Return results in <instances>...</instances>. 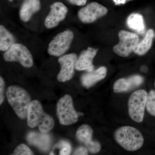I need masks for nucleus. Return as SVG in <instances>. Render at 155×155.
Wrapping results in <instances>:
<instances>
[{
  "instance_id": "obj_22",
  "label": "nucleus",
  "mask_w": 155,
  "mask_h": 155,
  "mask_svg": "<svg viewBox=\"0 0 155 155\" xmlns=\"http://www.w3.org/2000/svg\"><path fill=\"white\" fill-rule=\"evenodd\" d=\"M55 148H58L61 149L59 155H69L72 151V147L71 145L68 142L64 140L58 143V144H56L55 146Z\"/></svg>"
},
{
  "instance_id": "obj_10",
  "label": "nucleus",
  "mask_w": 155,
  "mask_h": 155,
  "mask_svg": "<svg viewBox=\"0 0 155 155\" xmlns=\"http://www.w3.org/2000/svg\"><path fill=\"white\" fill-rule=\"evenodd\" d=\"M77 60V55L74 53L61 56L58 60L61 67L58 75V79L61 82H66L72 79L74 75V69Z\"/></svg>"
},
{
  "instance_id": "obj_26",
  "label": "nucleus",
  "mask_w": 155,
  "mask_h": 155,
  "mask_svg": "<svg viewBox=\"0 0 155 155\" xmlns=\"http://www.w3.org/2000/svg\"><path fill=\"white\" fill-rule=\"evenodd\" d=\"M71 4L77 6H83L86 4L87 0H68Z\"/></svg>"
},
{
  "instance_id": "obj_27",
  "label": "nucleus",
  "mask_w": 155,
  "mask_h": 155,
  "mask_svg": "<svg viewBox=\"0 0 155 155\" xmlns=\"http://www.w3.org/2000/svg\"><path fill=\"white\" fill-rule=\"evenodd\" d=\"M9 1H10V2H12L13 1V0H9Z\"/></svg>"
},
{
  "instance_id": "obj_8",
  "label": "nucleus",
  "mask_w": 155,
  "mask_h": 155,
  "mask_svg": "<svg viewBox=\"0 0 155 155\" xmlns=\"http://www.w3.org/2000/svg\"><path fill=\"white\" fill-rule=\"evenodd\" d=\"M74 38V34L67 30L61 32L49 44L48 51L50 55L58 57L65 54L69 50Z\"/></svg>"
},
{
  "instance_id": "obj_5",
  "label": "nucleus",
  "mask_w": 155,
  "mask_h": 155,
  "mask_svg": "<svg viewBox=\"0 0 155 155\" xmlns=\"http://www.w3.org/2000/svg\"><path fill=\"white\" fill-rule=\"evenodd\" d=\"M57 115L61 125H69L76 123L78 115L74 109L72 97L66 94L61 98L57 104Z\"/></svg>"
},
{
  "instance_id": "obj_1",
  "label": "nucleus",
  "mask_w": 155,
  "mask_h": 155,
  "mask_svg": "<svg viewBox=\"0 0 155 155\" xmlns=\"http://www.w3.org/2000/svg\"><path fill=\"white\" fill-rule=\"evenodd\" d=\"M27 119L29 127L34 128L38 126L39 130L42 133L49 132L54 125L52 117L45 113L41 104L37 100L31 103Z\"/></svg>"
},
{
  "instance_id": "obj_15",
  "label": "nucleus",
  "mask_w": 155,
  "mask_h": 155,
  "mask_svg": "<svg viewBox=\"0 0 155 155\" xmlns=\"http://www.w3.org/2000/svg\"><path fill=\"white\" fill-rule=\"evenodd\" d=\"M107 74V69L105 67H100L96 70L88 72L82 75L81 78V83L83 86L89 88L97 82L104 79Z\"/></svg>"
},
{
  "instance_id": "obj_25",
  "label": "nucleus",
  "mask_w": 155,
  "mask_h": 155,
  "mask_svg": "<svg viewBox=\"0 0 155 155\" xmlns=\"http://www.w3.org/2000/svg\"><path fill=\"white\" fill-rule=\"evenodd\" d=\"M87 148L84 147H79L78 148L75 150L74 152V155H88V151H87Z\"/></svg>"
},
{
  "instance_id": "obj_24",
  "label": "nucleus",
  "mask_w": 155,
  "mask_h": 155,
  "mask_svg": "<svg viewBox=\"0 0 155 155\" xmlns=\"http://www.w3.org/2000/svg\"><path fill=\"white\" fill-rule=\"evenodd\" d=\"M5 82L2 78H0V104L2 105L4 101V89Z\"/></svg>"
},
{
  "instance_id": "obj_4",
  "label": "nucleus",
  "mask_w": 155,
  "mask_h": 155,
  "mask_svg": "<svg viewBox=\"0 0 155 155\" xmlns=\"http://www.w3.org/2000/svg\"><path fill=\"white\" fill-rule=\"evenodd\" d=\"M147 96L145 91L138 90L133 92L129 97L128 113L134 122L140 123L143 121Z\"/></svg>"
},
{
  "instance_id": "obj_9",
  "label": "nucleus",
  "mask_w": 155,
  "mask_h": 155,
  "mask_svg": "<svg viewBox=\"0 0 155 155\" xmlns=\"http://www.w3.org/2000/svg\"><path fill=\"white\" fill-rule=\"evenodd\" d=\"M107 13L108 9L106 7L94 2L81 9L78 11V16L81 22L91 23L105 16Z\"/></svg>"
},
{
  "instance_id": "obj_16",
  "label": "nucleus",
  "mask_w": 155,
  "mask_h": 155,
  "mask_svg": "<svg viewBox=\"0 0 155 155\" xmlns=\"http://www.w3.org/2000/svg\"><path fill=\"white\" fill-rule=\"evenodd\" d=\"M40 8V0H25L19 11L20 19L23 22H28L32 15L39 11Z\"/></svg>"
},
{
  "instance_id": "obj_20",
  "label": "nucleus",
  "mask_w": 155,
  "mask_h": 155,
  "mask_svg": "<svg viewBox=\"0 0 155 155\" xmlns=\"http://www.w3.org/2000/svg\"><path fill=\"white\" fill-rule=\"evenodd\" d=\"M14 37L2 25L0 26V50L6 51L15 43Z\"/></svg>"
},
{
  "instance_id": "obj_12",
  "label": "nucleus",
  "mask_w": 155,
  "mask_h": 155,
  "mask_svg": "<svg viewBox=\"0 0 155 155\" xmlns=\"http://www.w3.org/2000/svg\"><path fill=\"white\" fill-rule=\"evenodd\" d=\"M92 129L89 125H83L78 129L76 137L81 142L84 143L87 149L92 153H96L100 151L101 145L99 143L93 141Z\"/></svg>"
},
{
  "instance_id": "obj_7",
  "label": "nucleus",
  "mask_w": 155,
  "mask_h": 155,
  "mask_svg": "<svg viewBox=\"0 0 155 155\" xmlns=\"http://www.w3.org/2000/svg\"><path fill=\"white\" fill-rule=\"evenodd\" d=\"M118 36L119 43L114 46L113 51L120 57H128L134 52L139 41V37L135 33L124 30L119 31Z\"/></svg>"
},
{
  "instance_id": "obj_14",
  "label": "nucleus",
  "mask_w": 155,
  "mask_h": 155,
  "mask_svg": "<svg viewBox=\"0 0 155 155\" xmlns=\"http://www.w3.org/2000/svg\"><path fill=\"white\" fill-rule=\"evenodd\" d=\"M143 78L139 75H134L127 78H122L114 84V91L116 93L127 92L138 87L143 82Z\"/></svg>"
},
{
  "instance_id": "obj_13",
  "label": "nucleus",
  "mask_w": 155,
  "mask_h": 155,
  "mask_svg": "<svg viewBox=\"0 0 155 155\" xmlns=\"http://www.w3.org/2000/svg\"><path fill=\"white\" fill-rule=\"evenodd\" d=\"M98 49L89 47L81 53L78 58L75 65V69L78 71L87 70V72H91L94 70V66L93 64L94 59L97 52Z\"/></svg>"
},
{
  "instance_id": "obj_2",
  "label": "nucleus",
  "mask_w": 155,
  "mask_h": 155,
  "mask_svg": "<svg viewBox=\"0 0 155 155\" xmlns=\"http://www.w3.org/2000/svg\"><path fill=\"white\" fill-rule=\"evenodd\" d=\"M8 102L20 119L27 118L31 101L30 97L24 89L17 86L9 87L6 92Z\"/></svg>"
},
{
  "instance_id": "obj_21",
  "label": "nucleus",
  "mask_w": 155,
  "mask_h": 155,
  "mask_svg": "<svg viewBox=\"0 0 155 155\" xmlns=\"http://www.w3.org/2000/svg\"><path fill=\"white\" fill-rule=\"evenodd\" d=\"M147 110L152 116H155V91H150L148 94L146 104Z\"/></svg>"
},
{
  "instance_id": "obj_19",
  "label": "nucleus",
  "mask_w": 155,
  "mask_h": 155,
  "mask_svg": "<svg viewBox=\"0 0 155 155\" xmlns=\"http://www.w3.org/2000/svg\"><path fill=\"white\" fill-rule=\"evenodd\" d=\"M129 28L140 34L144 32L145 27L143 17L141 14H132L127 18L126 21Z\"/></svg>"
},
{
  "instance_id": "obj_6",
  "label": "nucleus",
  "mask_w": 155,
  "mask_h": 155,
  "mask_svg": "<svg viewBox=\"0 0 155 155\" xmlns=\"http://www.w3.org/2000/svg\"><path fill=\"white\" fill-rule=\"evenodd\" d=\"M6 62H18L25 68L33 66L32 55L27 48L21 44L15 43L4 54Z\"/></svg>"
},
{
  "instance_id": "obj_28",
  "label": "nucleus",
  "mask_w": 155,
  "mask_h": 155,
  "mask_svg": "<svg viewBox=\"0 0 155 155\" xmlns=\"http://www.w3.org/2000/svg\"></svg>"
},
{
  "instance_id": "obj_18",
  "label": "nucleus",
  "mask_w": 155,
  "mask_h": 155,
  "mask_svg": "<svg viewBox=\"0 0 155 155\" xmlns=\"http://www.w3.org/2000/svg\"><path fill=\"white\" fill-rule=\"evenodd\" d=\"M154 35L153 29L148 30L144 38L139 41L134 52L139 56L144 55L147 54L151 48Z\"/></svg>"
},
{
  "instance_id": "obj_11",
  "label": "nucleus",
  "mask_w": 155,
  "mask_h": 155,
  "mask_svg": "<svg viewBox=\"0 0 155 155\" xmlns=\"http://www.w3.org/2000/svg\"><path fill=\"white\" fill-rule=\"evenodd\" d=\"M50 8L51 11L45 21V26L48 29L58 26L60 22L65 19L68 13L67 7L60 2L54 3Z\"/></svg>"
},
{
  "instance_id": "obj_23",
  "label": "nucleus",
  "mask_w": 155,
  "mask_h": 155,
  "mask_svg": "<svg viewBox=\"0 0 155 155\" xmlns=\"http://www.w3.org/2000/svg\"><path fill=\"white\" fill-rule=\"evenodd\" d=\"M33 153L27 146L21 144L14 150L13 155H32Z\"/></svg>"
},
{
  "instance_id": "obj_3",
  "label": "nucleus",
  "mask_w": 155,
  "mask_h": 155,
  "mask_svg": "<svg viewBox=\"0 0 155 155\" xmlns=\"http://www.w3.org/2000/svg\"><path fill=\"white\" fill-rule=\"evenodd\" d=\"M115 140L124 149L129 151L137 150L142 147L144 139L139 130L131 126H123L114 134Z\"/></svg>"
},
{
  "instance_id": "obj_17",
  "label": "nucleus",
  "mask_w": 155,
  "mask_h": 155,
  "mask_svg": "<svg viewBox=\"0 0 155 155\" xmlns=\"http://www.w3.org/2000/svg\"><path fill=\"white\" fill-rule=\"evenodd\" d=\"M27 140L29 144L35 146L43 151L48 150L51 144L50 136L42 132H31L27 136Z\"/></svg>"
}]
</instances>
